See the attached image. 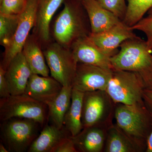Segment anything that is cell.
Returning a JSON list of instances; mask_svg holds the SVG:
<instances>
[{
  "instance_id": "1",
  "label": "cell",
  "mask_w": 152,
  "mask_h": 152,
  "mask_svg": "<svg viewBox=\"0 0 152 152\" xmlns=\"http://www.w3.org/2000/svg\"><path fill=\"white\" fill-rule=\"evenodd\" d=\"M54 23L53 37L61 45L71 48L80 38L88 36L91 25L81 0H65Z\"/></svg>"
},
{
  "instance_id": "2",
  "label": "cell",
  "mask_w": 152,
  "mask_h": 152,
  "mask_svg": "<svg viewBox=\"0 0 152 152\" xmlns=\"http://www.w3.org/2000/svg\"><path fill=\"white\" fill-rule=\"evenodd\" d=\"M120 48V50L111 58L113 69L138 74L143 80L146 88H151L152 86V53L146 41L140 37L127 40Z\"/></svg>"
},
{
  "instance_id": "3",
  "label": "cell",
  "mask_w": 152,
  "mask_h": 152,
  "mask_svg": "<svg viewBox=\"0 0 152 152\" xmlns=\"http://www.w3.org/2000/svg\"><path fill=\"white\" fill-rule=\"evenodd\" d=\"M115 124L145 152L152 131V115L143 103L133 105L116 104Z\"/></svg>"
},
{
  "instance_id": "4",
  "label": "cell",
  "mask_w": 152,
  "mask_h": 152,
  "mask_svg": "<svg viewBox=\"0 0 152 152\" xmlns=\"http://www.w3.org/2000/svg\"><path fill=\"white\" fill-rule=\"evenodd\" d=\"M115 105L106 91L84 93L82 115L83 127L110 126L113 124Z\"/></svg>"
},
{
  "instance_id": "5",
  "label": "cell",
  "mask_w": 152,
  "mask_h": 152,
  "mask_svg": "<svg viewBox=\"0 0 152 152\" xmlns=\"http://www.w3.org/2000/svg\"><path fill=\"white\" fill-rule=\"evenodd\" d=\"M146 86L138 74L113 69L106 91L115 104L133 105L144 102Z\"/></svg>"
},
{
  "instance_id": "6",
  "label": "cell",
  "mask_w": 152,
  "mask_h": 152,
  "mask_svg": "<svg viewBox=\"0 0 152 152\" xmlns=\"http://www.w3.org/2000/svg\"><path fill=\"white\" fill-rule=\"evenodd\" d=\"M2 141L9 152H24L29 148L37 137L40 124L34 120L13 118L2 122Z\"/></svg>"
},
{
  "instance_id": "7",
  "label": "cell",
  "mask_w": 152,
  "mask_h": 152,
  "mask_svg": "<svg viewBox=\"0 0 152 152\" xmlns=\"http://www.w3.org/2000/svg\"><path fill=\"white\" fill-rule=\"evenodd\" d=\"M46 106L25 94L1 98L0 120L3 122L13 118L28 119L42 126L48 118Z\"/></svg>"
},
{
  "instance_id": "8",
  "label": "cell",
  "mask_w": 152,
  "mask_h": 152,
  "mask_svg": "<svg viewBox=\"0 0 152 152\" xmlns=\"http://www.w3.org/2000/svg\"><path fill=\"white\" fill-rule=\"evenodd\" d=\"M43 53L52 77L63 86H72L78 63L71 49L55 42L46 45Z\"/></svg>"
},
{
  "instance_id": "9",
  "label": "cell",
  "mask_w": 152,
  "mask_h": 152,
  "mask_svg": "<svg viewBox=\"0 0 152 152\" xmlns=\"http://www.w3.org/2000/svg\"><path fill=\"white\" fill-rule=\"evenodd\" d=\"M39 0H27L23 12L20 15L16 31L8 46L5 49L1 66L5 70L23 47L35 24L36 15Z\"/></svg>"
},
{
  "instance_id": "10",
  "label": "cell",
  "mask_w": 152,
  "mask_h": 152,
  "mask_svg": "<svg viewBox=\"0 0 152 152\" xmlns=\"http://www.w3.org/2000/svg\"><path fill=\"white\" fill-rule=\"evenodd\" d=\"M113 70L78 63L72 85L73 88L83 93L106 91Z\"/></svg>"
},
{
  "instance_id": "11",
  "label": "cell",
  "mask_w": 152,
  "mask_h": 152,
  "mask_svg": "<svg viewBox=\"0 0 152 152\" xmlns=\"http://www.w3.org/2000/svg\"><path fill=\"white\" fill-rule=\"evenodd\" d=\"M134 31L131 27L121 21L102 32L91 33L89 37L100 48L112 57L119 51L118 48L125 41L140 37Z\"/></svg>"
},
{
  "instance_id": "12",
  "label": "cell",
  "mask_w": 152,
  "mask_h": 152,
  "mask_svg": "<svg viewBox=\"0 0 152 152\" xmlns=\"http://www.w3.org/2000/svg\"><path fill=\"white\" fill-rule=\"evenodd\" d=\"M70 49L78 63L113 69L110 60L112 57L97 46L89 35L78 39Z\"/></svg>"
},
{
  "instance_id": "13",
  "label": "cell",
  "mask_w": 152,
  "mask_h": 152,
  "mask_svg": "<svg viewBox=\"0 0 152 152\" xmlns=\"http://www.w3.org/2000/svg\"><path fill=\"white\" fill-rule=\"evenodd\" d=\"M63 86L51 77L31 75L25 94L48 106L62 89Z\"/></svg>"
},
{
  "instance_id": "14",
  "label": "cell",
  "mask_w": 152,
  "mask_h": 152,
  "mask_svg": "<svg viewBox=\"0 0 152 152\" xmlns=\"http://www.w3.org/2000/svg\"><path fill=\"white\" fill-rule=\"evenodd\" d=\"M22 51L13 59L6 70L5 77L11 95L25 94L32 74Z\"/></svg>"
},
{
  "instance_id": "15",
  "label": "cell",
  "mask_w": 152,
  "mask_h": 152,
  "mask_svg": "<svg viewBox=\"0 0 152 152\" xmlns=\"http://www.w3.org/2000/svg\"><path fill=\"white\" fill-rule=\"evenodd\" d=\"M65 0H39L37 10L34 34L41 45L50 42V25L52 18Z\"/></svg>"
},
{
  "instance_id": "16",
  "label": "cell",
  "mask_w": 152,
  "mask_h": 152,
  "mask_svg": "<svg viewBox=\"0 0 152 152\" xmlns=\"http://www.w3.org/2000/svg\"><path fill=\"white\" fill-rule=\"evenodd\" d=\"M81 1L89 20L91 33L102 32L122 21L103 7L97 0Z\"/></svg>"
},
{
  "instance_id": "17",
  "label": "cell",
  "mask_w": 152,
  "mask_h": 152,
  "mask_svg": "<svg viewBox=\"0 0 152 152\" xmlns=\"http://www.w3.org/2000/svg\"><path fill=\"white\" fill-rule=\"evenodd\" d=\"M108 128H84L77 135L70 137L77 152H102L104 148Z\"/></svg>"
},
{
  "instance_id": "18",
  "label": "cell",
  "mask_w": 152,
  "mask_h": 152,
  "mask_svg": "<svg viewBox=\"0 0 152 152\" xmlns=\"http://www.w3.org/2000/svg\"><path fill=\"white\" fill-rule=\"evenodd\" d=\"M22 52L33 74L48 77L50 69L46 63L41 44L34 34L30 35Z\"/></svg>"
},
{
  "instance_id": "19",
  "label": "cell",
  "mask_w": 152,
  "mask_h": 152,
  "mask_svg": "<svg viewBox=\"0 0 152 152\" xmlns=\"http://www.w3.org/2000/svg\"><path fill=\"white\" fill-rule=\"evenodd\" d=\"M71 136L65 128L60 129L52 124L45 126L28 150V152H53L64 139Z\"/></svg>"
},
{
  "instance_id": "20",
  "label": "cell",
  "mask_w": 152,
  "mask_h": 152,
  "mask_svg": "<svg viewBox=\"0 0 152 152\" xmlns=\"http://www.w3.org/2000/svg\"><path fill=\"white\" fill-rule=\"evenodd\" d=\"M104 151L142 152L145 151L127 135L115 124H113L108 129Z\"/></svg>"
},
{
  "instance_id": "21",
  "label": "cell",
  "mask_w": 152,
  "mask_h": 152,
  "mask_svg": "<svg viewBox=\"0 0 152 152\" xmlns=\"http://www.w3.org/2000/svg\"><path fill=\"white\" fill-rule=\"evenodd\" d=\"M72 86H63L61 92L48 106V120L50 124L60 129L64 127V119L72 101Z\"/></svg>"
},
{
  "instance_id": "22",
  "label": "cell",
  "mask_w": 152,
  "mask_h": 152,
  "mask_svg": "<svg viewBox=\"0 0 152 152\" xmlns=\"http://www.w3.org/2000/svg\"><path fill=\"white\" fill-rule=\"evenodd\" d=\"M84 93L72 89V101L65 116L64 126L71 137H75L83 129L82 122Z\"/></svg>"
},
{
  "instance_id": "23",
  "label": "cell",
  "mask_w": 152,
  "mask_h": 152,
  "mask_svg": "<svg viewBox=\"0 0 152 152\" xmlns=\"http://www.w3.org/2000/svg\"><path fill=\"white\" fill-rule=\"evenodd\" d=\"M126 13L123 21L132 27L144 18L152 8V0H127Z\"/></svg>"
},
{
  "instance_id": "24",
  "label": "cell",
  "mask_w": 152,
  "mask_h": 152,
  "mask_svg": "<svg viewBox=\"0 0 152 152\" xmlns=\"http://www.w3.org/2000/svg\"><path fill=\"white\" fill-rule=\"evenodd\" d=\"M20 15L0 14V44L4 48L10 44L16 31Z\"/></svg>"
},
{
  "instance_id": "25",
  "label": "cell",
  "mask_w": 152,
  "mask_h": 152,
  "mask_svg": "<svg viewBox=\"0 0 152 152\" xmlns=\"http://www.w3.org/2000/svg\"><path fill=\"white\" fill-rule=\"evenodd\" d=\"M27 0H0V14L20 15L23 12Z\"/></svg>"
},
{
  "instance_id": "26",
  "label": "cell",
  "mask_w": 152,
  "mask_h": 152,
  "mask_svg": "<svg viewBox=\"0 0 152 152\" xmlns=\"http://www.w3.org/2000/svg\"><path fill=\"white\" fill-rule=\"evenodd\" d=\"M100 4L108 10L123 21L126 13L127 5L125 0H97Z\"/></svg>"
},
{
  "instance_id": "27",
  "label": "cell",
  "mask_w": 152,
  "mask_h": 152,
  "mask_svg": "<svg viewBox=\"0 0 152 152\" xmlns=\"http://www.w3.org/2000/svg\"><path fill=\"white\" fill-rule=\"evenodd\" d=\"M132 29L138 30L144 33L146 37L147 45L149 48L152 49V14H148L145 18H142L137 24L131 27Z\"/></svg>"
},
{
  "instance_id": "28",
  "label": "cell",
  "mask_w": 152,
  "mask_h": 152,
  "mask_svg": "<svg viewBox=\"0 0 152 152\" xmlns=\"http://www.w3.org/2000/svg\"><path fill=\"white\" fill-rule=\"evenodd\" d=\"M53 152H77L70 136L66 138L55 148Z\"/></svg>"
},
{
  "instance_id": "29",
  "label": "cell",
  "mask_w": 152,
  "mask_h": 152,
  "mask_svg": "<svg viewBox=\"0 0 152 152\" xmlns=\"http://www.w3.org/2000/svg\"><path fill=\"white\" fill-rule=\"evenodd\" d=\"M6 70L0 65V97L7 98L11 96L5 77Z\"/></svg>"
},
{
  "instance_id": "30",
  "label": "cell",
  "mask_w": 152,
  "mask_h": 152,
  "mask_svg": "<svg viewBox=\"0 0 152 152\" xmlns=\"http://www.w3.org/2000/svg\"><path fill=\"white\" fill-rule=\"evenodd\" d=\"M143 99L146 107L152 115V88H145V89Z\"/></svg>"
},
{
  "instance_id": "31",
  "label": "cell",
  "mask_w": 152,
  "mask_h": 152,
  "mask_svg": "<svg viewBox=\"0 0 152 152\" xmlns=\"http://www.w3.org/2000/svg\"><path fill=\"white\" fill-rule=\"evenodd\" d=\"M146 152H152V131L148 137L147 141Z\"/></svg>"
},
{
  "instance_id": "32",
  "label": "cell",
  "mask_w": 152,
  "mask_h": 152,
  "mask_svg": "<svg viewBox=\"0 0 152 152\" xmlns=\"http://www.w3.org/2000/svg\"><path fill=\"white\" fill-rule=\"evenodd\" d=\"M0 152H8V150L7 148L5 146L3 143L0 144Z\"/></svg>"
},
{
  "instance_id": "33",
  "label": "cell",
  "mask_w": 152,
  "mask_h": 152,
  "mask_svg": "<svg viewBox=\"0 0 152 152\" xmlns=\"http://www.w3.org/2000/svg\"><path fill=\"white\" fill-rule=\"evenodd\" d=\"M148 14H152V8L151 9H150V10L148 12Z\"/></svg>"
},
{
  "instance_id": "34",
  "label": "cell",
  "mask_w": 152,
  "mask_h": 152,
  "mask_svg": "<svg viewBox=\"0 0 152 152\" xmlns=\"http://www.w3.org/2000/svg\"><path fill=\"white\" fill-rule=\"evenodd\" d=\"M152 88V86L151 87V88Z\"/></svg>"
},
{
  "instance_id": "35",
  "label": "cell",
  "mask_w": 152,
  "mask_h": 152,
  "mask_svg": "<svg viewBox=\"0 0 152 152\" xmlns=\"http://www.w3.org/2000/svg\"><path fill=\"white\" fill-rule=\"evenodd\" d=\"M151 51H152V50H151Z\"/></svg>"
}]
</instances>
